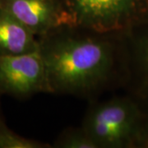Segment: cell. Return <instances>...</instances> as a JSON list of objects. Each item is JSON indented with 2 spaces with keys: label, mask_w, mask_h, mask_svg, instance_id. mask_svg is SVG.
Returning a JSON list of instances; mask_svg holds the SVG:
<instances>
[{
  "label": "cell",
  "mask_w": 148,
  "mask_h": 148,
  "mask_svg": "<svg viewBox=\"0 0 148 148\" xmlns=\"http://www.w3.org/2000/svg\"><path fill=\"white\" fill-rule=\"evenodd\" d=\"M126 36L64 26L39 38L50 93L90 97L127 74Z\"/></svg>",
  "instance_id": "1"
},
{
  "label": "cell",
  "mask_w": 148,
  "mask_h": 148,
  "mask_svg": "<svg viewBox=\"0 0 148 148\" xmlns=\"http://www.w3.org/2000/svg\"><path fill=\"white\" fill-rule=\"evenodd\" d=\"M147 113L134 97H116L90 108L82 128L98 148L137 147Z\"/></svg>",
  "instance_id": "2"
},
{
  "label": "cell",
  "mask_w": 148,
  "mask_h": 148,
  "mask_svg": "<svg viewBox=\"0 0 148 148\" xmlns=\"http://www.w3.org/2000/svg\"><path fill=\"white\" fill-rule=\"evenodd\" d=\"M73 26L126 36L148 24V0H62Z\"/></svg>",
  "instance_id": "3"
},
{
  "label": "cell",
  "mask_w": 148,
  "mask_h": 148,
  "mask_svg": "<svg viewBox=\"0 0 148 148\" xmlns=\"http://www.w3.org/2000/svg\"><path fill=\"white\" fill-rule=\"evenodd\" d=\"M38 93H50L39 51L21 55H0V95L27 99Z\"/></svg>",
  "instance_id": "4"
},
{
  "label": "cell",
  "mask_w": 148,
  "mask_h": 148,
  "mask_svg": "<svg viewBox=\"0 0 148 148\" xmlns=\"http://www.w3.org/2000/svg\"><path fill=\"white\" fill-rule=\"evenodd\" d=\"M5 10L38 38L59 27L73 26L62 0H0Z\"/></svg>",
  "instance_id": "5"
},
{
  "label": "cell",
  "mask_w": 148,
  "mask_h": 148,
  "mask_svg": "<svg viewBox=\"0 0 148 148\" xmlns=\"http://www.w3.org/2000/svg\"><path fill=\"white\" fill-rule=\"evenodd\" d=\"M127 76L134 77L136 98L148 114V24L133 30L126 36Z\"/></svg>",
  "instance_id": "6"
},
{
  "label": "cell",
  "mask_w": 148,
  "mask_h": 148,
  "mask_svg": "<svg viewBox=\"0 0 148 148\" xmlns=\"http://www.w3.org/2000/svg\"><path fill=\"white\" fill-rule=\"evenodd\" d=\"M39 38L10 13L0 8V55L39 51Z\"/></svg>",
  "instance_id": "7"
},
{
  "label": "cell",
  "mask_w": 148,
  "mask_h": 148,
  "mask_svg": "<svg viewBox=\"0 0 148 148\" xmlns=\"http://www.w3.org/2000/svg\"><path fill=\"white\" fill-rule=\"evenodd\" d=\"M48 143L24 138L11 130L6 125L3 117L0 118V148H51Z\"/></svg>",
  "instance_id": "8"
},
{
  "label": "cell",
  "mask_w": 148,
  "mask_h": 148,
  "mask_svg": "<svg viewBox=\"0 0 148 148\" xmlns=\"http://www.w3.org/2000/svg\"><path fill=\"white\" fill-rule=\"evenodd\" d=\"M53 147L57 148H98L93 139L82 127L66 129L58 136Z\"/></svg>",
  "instance_id": "9"
},
{
  "label": "cell",
  "mask_w": 148,
  "mask_h": 148,
  "mask_svg": "<svg viewBox=\"0 0 148 148\" xmlns=\"http://www.w3.org/2000/svg\"><path fill=\"white\" fill-rule=\"evenodd\" d=\"M137 147L148 148V114L147 113V119L143 126V131L141 132L138 140Z\"/></svg>",
  "instance_id": "10"
},
{
  "label": "cell",
  "mask_w": 148,
  "mask_h": 148,
  "mask_svg": "<svg viewBox=\"0 0 148 148\" xmlns=\"http://www.w3.org/2000/svg\"><path fill=\"white\" fill-rule=\"evenodd\" d=\"M1 117H3V116H2V114H1V110H0V118H1Z\"/></svg>",
  "instance_id": "11"
}]
</instances>
